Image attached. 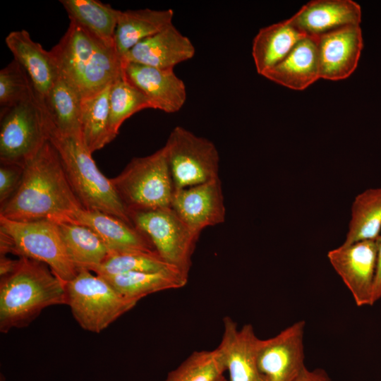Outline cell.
Instances as JSON below:
<instances>
[{
  "instance_id": "7a4b0ae2",
  "label": "cell",
  "mask_w": 381,
  "mask_h": 381,
  "mask_svg": "<svg viewBox=\"0 0 381 381\" xmlns=\"http://www.w3.org/2000/svg\"><path fill=\"white\" fill-rule=\"evenodd\" d=\"M64 304L66 283L46 264L19 258L15 269L1 277L0 332L26 327L46 308Z\"/></svg>"
},
{
  "instance_id": "7c38bea8",
  "label": "cell",
  "mask_w": 381,
  "mask_h": 381,
  "mask_svg": "<svg viewBox=\"0 0 381 381\" xmlns=\"http://www.w3.org/2000/svg\"><path fill=\"white\" fill-rule=\"evenodd\" d=\"M171 207L199 235L205 228L224 222L226 209L219 177L174 190Z\"/></svg>"
},
{
  "instance_id": "d6986e66",
  "label": "cell",
  "mask_w": 381,
  "mask_h": 381,
  "mask_svg": "<svg viewBox=\"0 0 381 381\" xmlns=\"http://www.w3.org/2000/svg\"><path fill=\"white\" fill-rule=\"evenodd\" d=\"M68 223L90 228L101 238L111 253L157 252L150 239L133 224L107 213L83 208Z\"/></svg>"
},
{
  "instance_id": "f1b7e54d",
  "label": "cell",
  "mask_w": 381,
  "mask_h": 381,
  "mask_svg": "<svg viewBox=\"0 0 381 381\" xmlns=\"http://www.w3.org/2000/svg\"><path fill=\"white\" fill-rule=\"evenodd\" d=\"M380 230L381 188H368L355 197L348 231L342 244L377 239Z\"/></svg>"
},
{
  "instance_id": "9a60e30c",
  "label": "cell",
  "mask_w": 381,
  "mask_h": 381,
  "mask_svg": "<svg viewBox=\"0 0 381 381\" xmlns=\"http://www.w3.org/2000/svg\"><path fill=\"white\" fill-rule=\"evenodd\" d=\"M195 53L190 40L171 24L140 42L123 60L160 69H174L179 64L192 59Z\"/></svg>"
},
{
  "instance_id": "74e56055",
  "label": "cell",
  "mask_w": 381,
  "mask_h": 381,
  "mask_svg": "<svg viewBox=\"0 0 381 381\" xmlns=\"http://www.w3.org/2000/svg\"><path fill=\"white\" fill-rule=\"evenodd\" d=\"M216 381H229V379H226L224 375H222L221 377H219Z\"/></svg>"
},
{
  "instance_id": "8fae6325",
  "label": "cell",
  "mask_w": 381,
  "mask_h": 381,
  "mask_svg": "<svg viewBox=\"0 0 381 381\" xmlns=\"http://www.w3.org/2000/svg\"><path fill=\"white\" fill-rule=\"evenodd\" d=\"M377 240H365L329 250L328 260L350 291L356 306H372Z\"/></svg>"
},
{
  "instance_id": "ffe728a7",
  "label": "cell",
  "mask_w": 381,
  "mask_h": 381,
  "mask_svg": "<svg viewBox=\"0 0 381 381\" xmlns=\"http://www.w3.org/2000/svg\"><path fill=\"white\" fill-rule=\"evenodd\" d=\"M265 78L294 90H303L320 76L317 38L306 36L278 64L267 71Z\"/></svg>"
},
{
  "instance_id": "83f0119b",
  "label": "cell",
  "mask_w": 381,
  "mask_h": 381,
  "mask_svg": "<svg viewBox=\"0 0 381 381\" xmlns=\"http://www.w3.org/2000/svg\"><path fill=\"white\" fill-rule=\"evenodd\" d=\"M126 298L138 302L147 295L184 287L188 279L181 274L158 272H127L102 276Z\"/></svg>"
},
{
  "instance_id": "4dcf8cb0",
  "label": "cell",
  "mask_w": 381,
  "mask_h": 381,
  "mask_svg": "<svg viewBox=\"0 0 381 381\" xmlns=\"http://www.w3.org/2000/svg\"><path fill=\"white\" fill-rule=\"evenodd\" d=\"M226 371L222 351H195L163 381H216Z\"/></svg>"
},
{
  "instance_id": "7402d4cb",
  "label": "cell",
  "mask_w": 381,
  "mask_h": 381,
  "mask_svg": "<svg viewBox=\"0 0 381 381\" xmlns=\"http://www.w3.org/2000/svg\"><path fill=\"white\" fill-rule=\"evenodd\" d=\"M174 11L143 8L120 11L115 49L123 58L134 46L173 24Z\"/></svg>"
},
{
  "instance_id": "44dd1931",
  "label": "cell",
  "mask_w": 381,
  "mask_h": 381,
  "mask_svg": "<svg viewBox=\"0 0 381 381\" xmlns=\"http://www.w3.org/2000/svg\"><path fill=\"white\" fill-rule=\"evenodd\" d=\"M101 43L80 26L70 22L64 35L52 49L60 75L76 90L85 69Z\"/></svg>"
},
{
  "instance_id": "ac0fdd59",
  "label": "cell",
  "mask_w": 381,
  "mask_h": 381,
  "mask_svg": "<svg viewBox=\"0 0 381 381\" xmlns=\"http://www.w3.org/2000/svg\"><path fill=\"white\" fill-rule=\"evenodd\" d=\"M218 347L222 352L229 381H260L256 363L259 339L250 324L238 329L236 322L226 316Z\"/></svg>"
},
{
  "instance_id": "8992f818",
  "label": "cell",
  "mask_w": 381,
  "mask_h": 381,
  "mask_svg": "<svg viewBox=\"0 0 381 381\" xmlns=\"http://www.w3.org/2000/svg\"><path fill=\"white\" fill-rule=\"evenodd\" d=\"M66 290L74 319L93 333H100L138 303L121 295L102 276L85 269L78 270L66 283Z\"/></svg>"
},
{
  "instance_id": "484cf974",
  "label": "cell",
  "mask_w": 381,
  "mask_h": 381,
  "mask_svg": "<svg viewBox=\"0 0 381 381\" xmlns=\"http://www.w3.org/2000/svg\"><path fill=\"white\" fill-rule=\"evenodd\" d=\"M57 224L68 255L78 271L85 269L93 272L111 253L90 228L75 223Z\"/></svg>"
},
{
  "instance_id": "1f68e13d",
  "label": "cell",
  "mask_w": 381,
  "mask_h": 381,
  "mask_svg": "<svg viewBox=\"0 0 381 381\" xmlns=\"http://www.w3.org/2000/svg\"><path fill=\"white\" fill-rule=\"evenodd\" d=\"M149 108L152 109L147 99L124 75L115 81L109 92V130L112 140L127 119Z\"/></svg>"
},
{
  "instance_id": "52a82bcc",
  "label": "cell",
  "mask_w": 381,
  "mask_h": 381,
  "mask_svg": "<svg viewBox=\"0 0 381 381\" xmlns=\"http://www.w3.org/2000/svg\"><path fill=\"white\" fill-rule=\"evenodd\" d=\"M128 214L133 226L150 239L160 257L188 278L200 235L171 207L131 210Z\"/></svg>"
},
{
  "instance_id": "8d00e7d4",
  "label": "cell",
  "mask_w": 381,
  "mask_h": 381,
  "mask_svg": "<svg viewBox=\"0 0 381 381\" xmlns=\"http://www.w3.org/2000/svg\"><path fill=\"white\" fill-rule=\"evenodd\" d=\"M18 259L13 260L8 258L6 255H1L0 258V276H4L11 272L17 265Z\"/></svg>"
},
{
  "instance_id": "f546056e",
  "label": "cell",
  "mask_w": 381,
  "mask_h": 381,
  "mask_svg": "<svg viewBox=\"0 0 381 381\" xmlns=\"http://www.w3.org/2000/svg\"><path fill=\"white\" fill-rule=\"evenodd\" d=\"M139 272H167L183 275L175 267L162 258L157 252L145 251L110 253L106 260L93 271L94 273L101 276Z\"/></svg>"
},
{
  "instance_id": "ba28073f",
  "label": "cell",
  "mask_w": 381,
  "mask_h": 381,
  "mask_svg": "<svg viewBox=\"0 0 381 381\" xmlns=\"http://www.w3.org/2000/svg\"><path fill=\"white\" fill-rule=\"evenodd\" d=\"M48 140V117L38 97L1 110V162L25 166Z\"/></svg>"
},
{
  "instance_id": "5bb4252c",
  "label": "cell",
  "mask_w": 381,
  "mask_h": 381,
  "mask_svg": "<svg viewBox=\"0 0 381 381\" xmlns=\"http://www.w3.org/2000/svg\"><path fill=\"white\" fill-rule=\"evenodd\" d=\"M317 38L320 78L339 80L356 70L363 47L361 28L349 25Z\"/></svg>"
},
{
  "instance_id": "e575fe53",
  "label": "cell",
  "mask_w": 381,
  "mask_h": 381,
  "mask_svg": "<svg viewBox=\"0 0 381 381\" xmlns=\"http://www.w3.org/2000/svg\"><path fill=\"white\" fill-rule=\"evenodd\" d=\"M376 240L377 243V254L372 292V305L381 299V234Z\"/></svg>"
},
{
  "instance_id": "d590c367",
  "label": "cell",
  "mask_w": 381,
  "mask_h": 381,
  "mask_svg": "<svg viewBox=\"0 0 381 381\" xmlns=\"http://www.w3.org/2000/svg\"><path fill=\"white\" fill-rule=\"evenodd\" d=\"M295 381H332V380L323 369L309 370L306 368Z\"/></svg>"
},
{
  "instance_id": "2e32d148",
  "label": "cell",
  "mask_w": 381,
  "mask_h": 381,
  "mask_svg": "<svg viewBox=\"0 0 381 381\" xmlns=\"http://www.w3.org/2000/svg\"><path fill=\"white\" fill-rule=\"evenodd\" d=\"M5 42L30 78L35 90L44 105L48 93L60 76L56 59L52 50H45L25 30L11 32Z\"/></svg>"
},
{
  "instance_id": "9c48e42d",
  "label": "cell",
  "mask_w": 381,
  "mask_h": 381,
  "mask_svg": "<svg viewBox=\"0 0 381 381\" xmlns=\"http://www.w3.org/2000/svg\"><path fill=\"white\" fill-rule=\"evenodd\" d=\"M164 146L174 190L219 177V152L209 139L176 126Z\"/></svg>"
},
{
  "instance_id": "5b68a950",
  "label": "cell",
  "mask_w": 381,
  "mask_h": 381,
  "mask_svg": "<svg viewBox=\"0 0 381 381\" xmlns=\"http://www.w3.org/2000/svg\"><path fill=\"white\" fill-rule=\"evenodd\" d=\"M110 179L128 212L171 207L174 186L164 146L150 155L134 157Z\"/></svg>"
},
{
  "instance_id": "6da1fadb",
  "label": "cell",
  "mask_w": 381,
  "mask_h": 381,
  "mask_svg": "<svg viewBox=\"0 0 381 381\" xmlns=\"http://www.w3.org/2000/svg\"><path fill=\"white\" fill-rule=\"evenodd\" d=\"M83 208L56 150L48 140L26 163L18 188L0 205V216L20 222L68 223Z\"/></svg>"
},
{
  "instance_id": "30bf717a",
  "label": "cell",
  "mask_w": 381,
  "mask_h": 381,
  "mask_svg": "<svg viewBox=\"0 0 381 381\" xmlns=\"http://www.w3.org/2000/svg\"><path fill=\"white\" fill-rule=\"evenodd\" d=\"M305 321H297L272 337L259 339L256 363L260 381H295L305 370Z\"/></svg>"
},
{
  "instance_id": "836d02e7",
  "label": "cell",
  "mask_w": 381,
  "mask_h": 381,
  "mask_svg": "<svg viewBox=\"0 0 381 381\" xmlns=\"http://www.w3.org/2000/svg\"><path fill=\"white\" fill-rule=\"evenodd\" d=\"M25 165L1 162L0 205L10 199L18 188L24 173Z\"/></svg>"
},
{
  "instance_id": "d4e9b609",
  "label": "cell",
  "mask_w": 381,
  "mask_h": 381,
  "mask_svg": "<svg viewBox=\"0 0 381 381\" xmlns=\"http://www.w3.org/2000/svg\"><path fill=\"white\" fill-rule=\"evenodd\" d=\"M81 96L77 90L61 75L44 101V107L52 126L62 135L81 138Z\"/></svg>"
},
{
  "instance_id": "4316f807",
  "label": "cell",
  "mask_w": 381,
  "mask_h": 381,
  "mask_svg": "<svg viewBox=\"0 0 381 381\" xmlns=\"http://www.w3.org/2000/svg\"><path fill=\"white\" fill-rule=\"evenodd\" d=\"M112 84L81 99V138L92 154L113 140L109 130V92Z\"/></svg>"
},
{
  "instance_id": "3957f363",
  "label": "cell",
  "mask_w": 381,
  "mask_h": 381,
  "mask_svg": "<svg viewBox=\"0 0 381 381\" xmlns=\"http://www.w3.org/2000/svg\"><path fill=\"white\" fill-rule=\"evenodd\" d=\"M48 127L49 140L56 150L71 188L83 209L107 213L133 224L111 179L99 170L82 140L59 133L51 123Z\"/></svg>"
},
{
  "instance_id": "d6a6232c",
  "label": "cell",
  "mask_w": 381,
  "mask_h": 381,
  "mask_svg": "<svg viewBox=\"0 0 381 381\" xmlns=\"http://www.w3.org/2000/svg\"><path fill=\"white\" fill-rule=\"evenodd\" d=\"M37 97L30 78L17 61L0 71L1 110Z\"/></svg>"
},
{
  "instance_id": "4fadbf2b",
  "label": "cell",
  "mask_w": 381,
  "mask_h": 381,
  "mask_svg": "<svg viewBox=\"0 0 381 381\" xmlns=\"http://www.w3.org/2000/svg\"><path fill=\"white\" fill-rule=\"evenodd\" d=\"M123 75L145 95L152 109L172 114L179 111L186 102V85L174 69L124 62Z\"/></svg>"
},
{
  "instance_id": "cb8c5ba5",
  "label": "cell",
  "mask_w": 381,
  "mask_h": 381,
  "mask_svg": "<svg viewBox=\"0 0 381 381\" xmlns=\"http://www.w3.org/2000/svg\"><path fill=\"white\" fill-rule=\"evenodd\" d=\"M70 22L80 26L109 47L115 48L120 11L97 0H61Z\"/></svg>"
},
{
  "instance_id": "e0dca14e",
  "label": "cell",
  "mask_w": 381,
  "mask_h": 381,
  "mask_svg": "<svg viewBox=\"0 0 381 381\" xmlns=\"http://www.w3.org/2000/svg\"><path fill=\"white\" fill-rule=\"evenodd\" d=\"M289 20L306 36L319 37L344 27L359 25L361 8L352 0H313Z\"/></svg>"
},
{
  "instance_id": "603a6c76",
  "label": "cell",
  "mask_w": 381,
  "mask_h": 381,
  "mask_svg": "<svg viewBox=\"0 0 381 381\" xmlns=\"http://www.w3.org/2000/svg\"><path fill=\"white\" fill-rule=\"evenodd\" d=\"M305 37L289 19L261 28L255 36L252 47L258 73L262 75L281 62Z\"/></svg>"
},
{
  "instance_id": "277c9868",
  "label": "cell",
  "mask_w": 381,
  "mask_h": 381,
  "mask_svg": "<svg viewBox=\"0 0 381 381\" xmlns=\"http://www.w3.org/2000/svg\"><path fill=\"white\" fill-rule=\"evenodd\" d=\"M0 252L43 262L64 283L78 272L58 224L52 221L20 222L0 216Z\"/></svg>"
}]
</instances>
